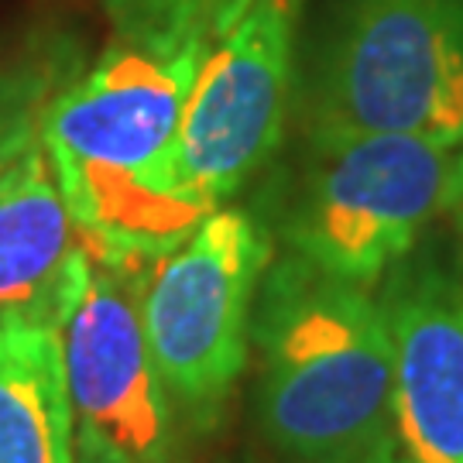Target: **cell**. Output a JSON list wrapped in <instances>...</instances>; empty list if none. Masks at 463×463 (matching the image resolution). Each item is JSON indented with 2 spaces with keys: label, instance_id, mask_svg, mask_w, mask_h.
<instances>
[{
  "label": "cell",
  "instance_id": "obj_1",
  "mask_svg": "<svg viewBox=\"0 0 463 463\" xmlns=\"http://www.w3.org/2000/svg\"><path fill=\"white\" fill-rule=\"evenodd\" d=\"M206 42L117 38L52 97L42 148L83 244L99 254L148 261L210 213L175 172L179 120Z\"/></svg>",
  "mask_w": 463,
  "mask_h": 463
},
{
  "label": "cell",
  "instance_id": "obj_2",
  "mask_svg": "<svg viewBox=\"0 0 463 463\" xmlns=\"http://www.w3.org/2000/svg\"><path fill=\"white\" fill-rule=\"evenodd\" d=\"M258 419L292 463H364L392 436V340L371 288L296 254L254 302Z\"/></svg>",
  "mask_w": 463,
  "mask_h": 463
},
{
  "label": "cell",
  "instance_id": "obj_3",
  "mask_svg": "<svg viewBox=\"0 0 463 463\" xmlns=\"http://www.w3.org/2000/svg\"><path fill=\"white\" fill-rule=\"evenodd\" d=\"M306 134L463 145V0H333L306 72Z\"/></svg>",
  "mask_w": 463,
  "mask_h": 463
},
{
  "label": "cell",
  "instance_id": "obj_4",
  "mask_svg": "<svg viewBox=\"0 0 463 463\" xmlns=\"http://www.w3.org/2000/svg\"><path fill=\"white\" fill-rule=\"evenodd\" d=\"M460 199V148L409 134L313 131L285 213L296 258L371 288Z\"/></svg>",
  "mask_w": 463,
  "mask_h": 463
},
{
  "label": "cell",
  "instance_id": "obj_5",
  "mask_svg": "<svg viewBox=\"0 0 463 463\" xmlns=\"http://www.w3.org/2000/svg\"><path fill=\"white\" fill-rule=\"evenodd\" d=\"M271 241L254 216L216 206L183 241L148 258L137 309L151 361L175 409L210 422L250 357L254 302Z\"/></svg>",
  "mask_w": 463,
  "mask_h": 463
},
{
  "label": "cell",
  "instance_id": "obj_6",
  "mask_svg": "<svg viewBox=\"0 0 463 463\" xmlns=\"http://www.w3.org/2000/svg\"><path fill=\"white\" fill-rule=\"evenodd\" d=\"M302 11L306 0H237L210 32L175 145L189 199L223 206L279 151L296 90Z\"/></svg>",
  "mask_w": 463,
  "mask_h": 463
},
{
  "label": "cell",
  "instance_id": "obj_7",
  "mask_svg": "<svg viewBox=\"0 0 463 463\" xmlns=\"http://www.w3.org/2000/svg\"><path fill=\"white\" fill-rule=\"evenodd\" d=\"M145 261L80 248L59 313V340L83 463H168L172 398L151 361L137 275Z\"/></svg>",
  "mask_w": 463,
  "mask_h": 463
},
{
  "label": "cell",
  "instance_id": "obj_8",
  "mask_svg": "<svg viewBox=\"0 0 463 463\" xmlns=\"http://www.w3.org/2000/svg\"><path fill=\"white\" fill-rule=\"evenodd\" d=\"M392 340V436L412 463H463V279L409 265L378 298Z\"/></svg>",
  "mask_w": 463,
  "mask_h": 463
},
{
  "label": "cell",
  "instance_id": "obj_9",
  "mask_svg": "<svg viewBox=\"0 0 463 463\" xmlns=\"http://www.w3.org/2000/svg\"><path fill=\"white\" fill-rule=\"evenodd\" d=\"M80 248L83 233L38 145L0 185V326L59 323Z\"/></svg>",
  "mask_w": 463,
  "mask_h": 463
},
{
  "label": "cell",
  "instance_id": "obj_10",
  "mask_svg": "<svg viewBox=\"0 0 463 463\" xmlns=\"http://www.w3.org/2000/svg\"><path fill=\"white\" fill-rule=\"evenodd\" d=\"M0 463H76L59 323L0 326Z\"/></svg>",
  "mask_w": 463,
  "mask_h": 463
},
{
  "label": "cell",
  "instance_id": "obj_11",
  "mask_svg": "<svg viewBox=\"0 0 463 463\" xmlns=\"http://www.w3.org/2000/svg\"><path fill=\"white\" fill-rule=\"evenodd\" d=\"M72 76V59L55 52H34L0 66V185L42 145L45 110Z\"/></svg>",
  "mask_w": 463,
  "mask_h": 463
},
{
  "label": "cell",
  "instance_id": "obj_12",
  "mask_svg": "<svg viewBox=\"0 0 463 463\" xmlns=\"http://www.w3.org/2000/svg\"><path fill=\"white\" fill-rule=\"evenodd\" d=\"M117 38L175 45L206 38L233 11L237 0H103Z\"/></svg>",
  "mask_w": 463,
  "mask_h": 463
},
{
  "label": "cell",
  "instance_id": "obj_13",
  "mask_svg": "<svg viewBox=\"0 0 463 463\" xmlns=\"http://www.w3.org/2000/svg\"><path fill=\"white\" fill-rule=\"evenodd\" d=\"M364 463H412V460L402 453V447L395 443V436H388L384 443H378V447H374V453H371Z\"/></svg>",
  "mask_w": 463,
  "mask_h": 463
},
{
  "label": "cell",
  "instance_id": "obj_14",
  "mask_svg": "<svg viewBox=\"0 0 463 463\" xmlns=\"http://www.w3.org/2000/svg\"><path fill=\"white\" fill-rule=\"evenodd\" d=\"M453 213H460L463 220V145H460V199H457V210Z\"/></svg>",
  "mask_w": 463,
  "mask_h": 463
}]
</instances>
